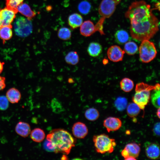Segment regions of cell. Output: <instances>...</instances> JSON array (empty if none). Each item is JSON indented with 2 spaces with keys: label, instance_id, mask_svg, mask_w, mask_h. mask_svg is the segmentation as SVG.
Wrapping results in <instances>:
<instances>
[{
  "label": "cell",
  "instance_id": "obj_1",
  "mask_svg": "<svg viewBox=\"0 0 160 160\" xmlns=\"http://www.w3.org/2000/svg\"><path fill=\"white\" fill-rule=\"evenodd\" d=\"M152 9L149 4L141 3L133 6L126 13L125 17L130 20V33L134 39L149 40L159 31V21Z\"/></svg>",
  "mask_w": 160,
  "mask_h": 160
},
{
  "label": "cell",
  "instance_id": "obj_2",
  "mask_svg": "<svg viewBox=\"0 0 160 160\" xmlns=\"http://www.w3.org/2000/svg\"><path fill=\"white\" fill-rule=\"evenodd\" d=\"M46 139L52 143L55 149V153L65 155L69 153L76 142L71 134L62 129L52 130L47 135Z\"/></svg>",
  "mask_w": 160,
  "mask_h": 160
},
{
  "label": "cell",
  "instance_id": "obj_3",
  "mask_svg": "<svg viewBox=\"0 0 160 160\" xmlns=\"http://www.w3.org/2000/svg\"><path fill=\"white\" fill-rule=\"evenodd\" d=\"M154 86L149 85L143 82L137 84L136 86L135 93L132 100L141 109L144 110L148 103L150 98V92L156 88Z\"/></svg>",
  "mask_w": 160,
  "mask_h": 160
},
{
  "label": "cell",
  "instance_id": "obj_4",
  "mask_svg": "<svg viewBox=\"0 0 160 160\" xmlns=\"http://www.w3.org/2000/svg\"><path fill=\"white\" fill-rule=\"evenodd\" d=\"M93 140L96 151L101 154L112 153L116 145L115 139L104 134L94 136Z\"/></svg>",
  "mask_w": 160,
  "mask_h": 160
},
{
  "label": "cell",
  "instance_id": "obj_5",
  "mask_svg": "<svg viewBox=\"0 0 160 160\" xmlns=\"http://www.w3.org/2000/svg\"><path fill=\"white\" fill-rule=\"evenodd\" d=\"M140 58L142 62L148 63L156 57L157 50L153 42L149 40H144L142 42L139 48Z\"/></svg>",
  "mask_w": 160,
  "mask_h": 160
},
{
  "label": "cell",
  "instance_id": "obj_6",
  "mask_svg": "<svg viewBox=\"0 0 160 160\" xmlns=\"http://www.w3.org/2000/svg\"><path fill=\"white\" fill-rule=\"evenodd\" d=\"M15 32L20 37L28 36L32 32L33 27L30 20L22 16L17 17L14 24Z\"/></svg>",
  "mask_w": 160,
  "mask_h": 160
},
{
  "label": "cell",
  "instance_id": "obj_7",
  "mask_svg": "<svg viewBox=\"0 0 160 160\" xmlns=\"http://www.w3.org/2000/svg\"><path fill=\"white\" fill-rule=\"evenodd\" d=\"M121 0H103L99 7L98 12L102 17L109 18L115 12Z\"/></svg>",
  "mask_w": 160,
  "mask_h": 160
},
{
  "label": "cell",
  "instance_id": "obj_8",
  "mask_svg": "<svg viewBox=\"0 0 160 160\" xmlns=\"http://www.w3.org/2000/svg\"><path fill=\"white\" fill-rule=\"evenodd\" d=\"M144 147L146 155L148 158L153 159L159 158V147L158 144L147 141L144 143Z\"/></svg>",
  "mask_w": 160,
  "mask_h": 160
},
{
  "label": "cell",
  "instance_id": "obj_9",
  "mask_svg": "<svg viewBox=\"0 0 160 160\" xmlns=\"http://www.w3.org/2000/svg\"><path fill=\"white\" fill-rule=\"evenodd\" d=\"M140 151L139 145L135 143H131L127 144L121 152L122 156L124 159L129 157L135 158L139 156Z\"/></svg>",
  "mask_w": 160,
  "mask_h": 160
},
{
  "label": "cell",
  "instance_id": "obj_10",
  "mask_svg": "<svg viewBox=\"0 0 160 160\" xmlns=\"http://www.w3.org/2000/svg\"><path fill=\"white\" fill-rule=\"evenodd\" d=\"M124 52L120 47L114 45L108 48L107 55L110 60L113 62H118L122 60Z\"/></svg>",
  "mask_w": 160,
  "mask_h": 160
},
{
  "label": "cell",
  "instance_id": "obj_11",
  "mask_svg": "<svg viewBox=\"0 0 160 160\" xmlns=\"http://www.w3.org/2000/svg\"><path fill=\"white\" fill-rule=\"evenodd\" d=\"M16 14L14 11L9 9L6 7L1 9L0 12V19L1 22V27L11 25L16 17Z\"/></svg>",
  "mask_w": 160,
  "mask_h": 160
},
{
  "label": "cell",
  "instance_id": "obj_12",
  "mask_svg": "<svg viewBox=\"0 0 160 160\" xmlns=\"http://www.w3.org/2000/svg\"><path fill=\"white\" fill-rule=\"evenodd\" d=\"M73 135L79 139L84 138L88 133V128L84 123L77 122L75 123L72 127Z\"/></svg>",
  "mask_w": 160,
  "mask_h": 160
},
{
  "label": "cell",
  "instance_id": "obj_13",
  "mask_svg": "<svg viewBox=\"0 0 160 160\" xmlns=\"http://www.w3.org/2000/svg\"><path fill=\"white\" fill-rule=\"evenodd\" d=\"M103 124L107 131L109 132L118 130L121 126L122 122L118 118L110 117L104 120Z\"/></svg>",
  "mask_w": 160,
  "mask_h": 160
},
{
  "label": "cell",
  "instance_id": "obj_14",
  "mask_svg": "<svg viewBox=\"0 0 160 160\" xmlns=\"http://www.w3.org/2000/svg\"><path fill=\"white\" fill-rule=\"evenodd\" d=\"M80 33L82 36L89 37L96 31L95 25L89 20H87L82 23L80 26Z\"/></svg>",
  "mask_w": 160,
  "mask_h": 160
},
{
  "label": "cell",
  "instance_id": "obj_15",
  "mask_svg": "<svg viewBox=\"0 0 160 160\" xmlns=\"http://www.w3.org/2000/svg\"><path fill=\"white\" fill-rule=\"evenodd\" d=\"M83 18L79 14L74 13L71 15L68 18L69 25L73 29L80 26L83 23Z\"/></svg>",
  "mask_w": 160,
  "mask_h": 160
},
{
  "label": "cell",
  "instance_id": "obj_16",
  "mask_svg": "<svg viewBox=\"0 0 160 160\" xmlns=\"http://www.w3.org/2000/svg\"><path fill=\"white\" fill-rule=\"evenodd\" d=\"M15 131L17 134L21 136L26 137L31 133V127L28 124L23 122H20L16 126Z\"/></svg>",
  "mask_w": 160,
  "mask_h": 160
},
{
  "label": "cell",
  "instance_id": "obj_17",
  "mask_svg": "<svg viewBox=\"0 0 160 160\" xmlns=\"http://www.w3.org/2000/svg\"><path fill=\"white\" fill-rule=\"evenodd\" d=\"M18 11L30 20L34 17L36 13L32 11L29 6L25 3H21L17 7Z\"/></svg>",
  "mask_w": 160,
  "mask_h": 160
},
{
  "label": "cell",
  "instance_id": "obj_18",
  "mask_svg": "<svg viewBox=\"0 0 160 160\" xmlns=\"http://www.w3.org/2000/svg\"><path fill=\"white\" fill-rule=\"evenodd\" d=\"M102 47L101 45L97 42H92L89 44L87 51L89 55L93 57L98 56L102 52Z\"/></svg>",
  "mask_w": 160,
  "mask_h": 160
},
{
  "label": "cell",
  "instance_id": "obj_19",
  "mask_svg": "<svg viewBox=\"0 0 160 160\" xmlns=\"http://www.w3.org/2000/svg\"><path fill=\"white\" fill-rule=\"evenodd\" d=\"M21 97V95L19 91L14 88H10L6 93V97L8 100L12 103H18Z\"/></svg>",
  "mask_w": 160,
  "mask_h": 160
},
{
  "label": "cell",
  "instance_id": "obj_20",
  "mask_svg": "<svg viewBox=\"0 0 160 160\" xmlns=\"http://www.w3.org/2000/svg\"><path fill=\"white\" fill-rule=\"evenodd\" d=\"M12 28L11 25L0 27V38L2 40L3 44L6 41L12 38Z\"/></svg>",
  "mask_w": 160,
  "mask_h": 160
},
{
  "label": "cell",
  "instance_id": "obj_21",
  "mask_svg": "<svg viewBox=\"0 0 160 160\" xmlns=\"http://www.w3.org/2000/svg\"><path fill=\"white\" fill-rule=\"evenodd\" d=\"M156 88L153 90L151 96V101L153 105L157 108H160V85L156 84Z\"/></svg>",
  "mask_w": 160,
  "mask_h": 160
},
{
  "label": "cell",
  "instance_id": "obj_22",
  "mask_svg": "<svg viewBox=\"0 0 160 160\" xmlns=\"http://www.w3.org/2000/svg\"><path fill=\"white\" fill-rule=\"evenodd\" d=\"M116 42L120 44H122L127 42L129 39L128 33L123 30L117 31L115 34Z\"/></svg>",
  "mask_w": 160,
  "mask_h": 160
},
{
  "label": "cell",
  "instance_id": "obj_23",
  "mask_svg": "<svg viewBox=\"0 0 160 160\" xmlns=\"http://www.w3.org/2000/svg\"><path fill=\"white\" fill-rule=\"evenodd\" d=\"M45 136L44 131L39 128H36L33 129L31 133V139L34 141L39 143L42 142Z\"/></svg>",
  "mask_w": 160,
  "mask_h": 160
},
{
  "label": "cell",
  "instance_id": "obj_24",
  "mask_svg": "<svg viewBox=\"0 0 160 160\" xmlns=\"http://www.w3.org/2000/svg\"><path fill=\"white\" fill-rule=\"evenodd\" d=\"M137 45L135 42L129 41L125 43L124 47V51L127 54L131 55L136 53L138 51Z\"/></svg>",
  "mask_w": 160,
  "mask_h": 160
},
{
  "label": "cell",
  "instance_id": "obj_25",
  "mask_svg": "<svg viewBox=\"0 0 160 160\" xmlns=\"http://www.w3.org/2000/svg\"><path fill=\"white\" fill-rule=\"evenodd\" d=\"M65 62L68 64L75 65L79 61V56L76 51H71L69 52L65 57Z\"/></svg>",
  "mask_w": 160,
  "mask_h": 160
},
{
  "label": "cell",
  "instance_id": "obj_26",
  "mask_svg": "<svg viewBox=\"0 0 160 160\" xmlns=\"http://www.w3.org/2000/svg\"><path fill=\"white\" fill-rule=\"evenodd\" d=\"M120 87L121 89L125 92H129L133 89L134 84L130 79L124 78L120 81Z\"/></svg>",
  "mask_w": 160,
  "mask_h": 160
},
{
  "label": "cell",
  "instance_id": "obj_27",
  "mask_svg": "<svg viewBox=\"0 0 160 160\" xmlns=\"http://www.w3.org/2000/svg\"><path fill=\"white\" fill-rule=\"evenodd\" d=\"M127 114L130 117L137 116L141 109L138 106L134 103H130L127 105Z\"/></svg>",
  "mask_w": 160,
  "mask_h": 160
},
{
  "label": "cell",
  "instance_id": "obj_28",
  "mask_svg": "<svg viewBox=\"0 0 160 160\" xmlns=\"http://www.w3.org/2000/svg\"><path fill=\"white\" fill-rule=\"evenodd\" d=\"M84 116L87 119L90 121H95L99 116L98 111L95 108H91L87 109L84 113Z\"/></svg>",
  "mask_w": 160,
  "mask_h": 160
},
{
  "label": "cell",
  "instance_id": "obj_29",
  "mask_svg": "<svg viewBox=\"0 0 160 160\" xmlns=\"http://www.w3.org/2000/svg\"><path fill=\"white\" fill-rule=\"evenodd\" d=\"M127 100L126 98L119 97L115 101L114 104L115 107L118 111H122L127 108Z\"/></svg>",
  "mask_w": 160,
  "mask_h": 160
},
{
  "label": "cell",
  "instance_id": "obj_30",
  "mask_svg": "<svg viewBox=\"0 0 160 160\" xmlns=\"http://www.w3.org/2000/svg\"><path fill=\"white\" fill-rule=\"evenodd\" d=\"M57 35L60 39L63 40H67L71 38V30L69 28L64 27L59 30Z\"/></svg>",
  "mask_w": 160,
  "mask_h": 160
},
{
  "label": "cell",
  "instance_id": "obj_31",
  "mask_svg": "<svg viewBox=\"0 0 160 160\" xmlns=\"http://www.w3.org/2000/svg\"><path fill=\"white\" fill-rule=\"evenodd\" d=\"M91 6L90 3L86 1L80 2L78 6L79 11L82 14L86 15L90 11Z\"/></svg>",
  "mask_w": 160,
  "mask_h": 160
},
{
  "label": "cell",
  "instance_id": "obj_32",
  "mask_svg": "<svg viewBox=\"0 0 160 160\" xmlns=\"http://www.w3.org/2000/svg\"><path fill=\"white\" fill-rule=\"evenodd\" d=\"M23 0H6V7L14 11L16 13L18 12L17 7L23 2Z\"/></svg>",
  "mask_w": 160,
  "mask_h": 160
},
{
  "label": "cell",
  "instance_id": "obj_33",
  "mask_svg": "<svg viewBox=\"0 0 160 160\" xmlns=\"http://www.w3.org/2000/svg\"><path fill=\"white\" fill-rule=\"evenodd\" d=\"M9 106V100L7 97L4 96H0V110H5Z\"/></svg>",
  "mask_w": 160,
  "mask_h": 160
},
{
  "label": "cell",
  "instance_id": "obj_34",
  "mask_svg": "<svg viewBox=\"0 0 160 160\" xmlns=\"http://www.w3.org/2000/svg\"><path fill=\"white\" fill-rule=\"evenodd\" d=\"M105 19L101 17L95 25L96 31H98L101 35L105 34L103 29V24Z\"/></svg>",
  "mask_w": 160,
  "mask_h": 160
},
{
  "label": "cell",
  "instance_id": "obj_35",
  "mask_svg": "<svg viewBox=\"0 0 160 160\" xmlns=\"http://www.w3.org/2000/svg\"><path fill=\"white\" fill-rule=\"evenodd\" d=\"M44 148L47 151L50 152H54L55 149L50 141L47 139L45 141L43 144Z\"/></svg>",
  "mask_w": 160,
  "mask_h": 160
},
{
  "label": "cell",
  "instance_id": "obj_36",
  "mask_svg": "<svg viewBox=\"0 0 160 160\" xmlns=\"http://www.w3.org/2000/svg\"><path fill=\"white\" fill-rule=\"evenodd\" d=\"M160 122H157L154 125L153 132L155 135L157 137L160 136Z\"/></svg>",
  "mask_w": 160,
  "mask_h": 160
},
{
  "label": "cell",
  "instance_id": "obj_37",
  "mask_svg": "<svg viewBox=\"0 0 160 160\" xmlns=\"http://www.w3.org/2000/svg\"><path fill=\"white\" fill-rule=\"evenodd\" d=\"M5 80L4 77L0 76V90L3 89L5 87Z\"/></svg>",
  "mask_w": 160,
  "mask_h": 160
},
{
  "label": "cell",
  "instance_id": "obj_38",
  "mask_svg": "<svg viewBox=\"0 0 160 160\" xmlns=\"http://www.w3.org/2000/svg\"><path fill=\"white\" fill-rule=\"evenodd\" d=\"M4 64V62L0 61V74L2 72L3 69V65Z\"/></svg>",
  "mask_w": 160,
  "mask_h": 160
},
{
  "label": "cell",
  "instance_id": "obj_39",
  "mask_svg": "<svg viewBox=\"0 0 160 160\" xmlns=\"http://www.w3.org/2000/svg\"><path fill=\"white\" fill-rule=\"evenodd\" d=\"M156 115H157V116L159 118H160V108H158V109L157 110V112H156Z\"/></svg>",
  "mask_w": 160,
  "mask_h": 160
},
{
  "label": "cell",
  "instance_id": "obj_40",
  "mask_svg": "<svg viewBox=\"0 0 160 160\" xmlns=\"http://www.w3.org/2000/svg\"><path fill=\"white\" fill-rule=\"evenodd\" d=\"M155 6L156 7L155 8L156 9H159V10L160 7H159V3H156V4H155Z\"/></svg>",
  "mask_w": 160,
  "mask_h": 160
},
{
  "label": "cell",
  "instance_id": "obj_41",
  "mask_svg": "<svg viewBox=\"0 0 160 160\" xmlns=\"http://www.w3.org/2000/svg\"><path fill=\"white\" fill-rule=\"evenodd\" d=\"M125 160H136V159L132 157H129L125 159Z\"/></svg>",
  "mask_w": 160,
  "mask_h": 160
},
{
  "label": "cell",
  "instance_id": "obj_42",
  "mask_svg": "<svg viewBox=\"0 0 160 160\" xmlns=\"http://www.w3.org/2000/svg\"><path fill=\"white\" fill-rule=\"evenodd\" d=\"M61 159H67V157L65 154L63 155L61 157Z\"/></svg>",
  "mask_w": 160,
  "mask_h": 160
},
{
  "label": "cell",
  "instance_id": "obj_43",
  "mask_svg": "<svg viewBox=\"0 0 160 160\" xmlns=\"http://www.w3.org/2000/svg\"><path fill=\"white\" fill-rule=\"evenodd\" d=\"M73 80L71 78H70L68 79V82L70 83H72L74 82Z\"/></svg>",
  "mask_w": 160,
  "mask_h": 160
},
{
  "label": "cell",
  "instance_id": "obj_44",
  "mask_svg": "<svg viewBox=\"0 0 160 160\" xmlns=\"http://www.w3.org/2000/svg\"><path fill=\"white\" fill-rule=\"evenodd\" d=\"M1 10V9H0V12ZM1 27V20L0 19V27Z\"/></svg>",
  "mask_w": 160,
  "mask_h": 160
}]
</instances>
